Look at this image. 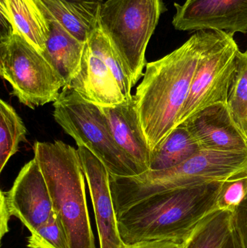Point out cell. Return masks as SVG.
I'll list each match as a JSON object with an SVG mask.
<instances>
[{"label":"cell","mask_w":247,"mask_h":248,"mask_svg":"<svg viewBox=\"0 0 247 248\" xmlns=\"http://www.w3.org/2000/svg\"><path fill=\"white\" fill-rule=\"evenodd\" d=\"M210 30L196 31L174 52L146 63L133 99L152 152L178 126Z\"/></svg>","instance_id":"6da1fadb"},{"label":"cell","mask_w":247,"mask_h":248,"mask_svg":"<svg viewBox=\"0 0 247 248\" xmlns=\"http://www.w3.org/2000/svg\"><path fill=\"white\" fill-rule=\"evenodd\" d=\"M222 183L213 182L167 191L135 204L117 218L122 243L185 244L200 223L218 209L216 202Z\"/></svg>","instance_id":"7a4b0ae2"},{"label":"cell","mask_w":247,"mask_h":248,"mask_svg":"<svg viewBox=\"0 0 247 248\" xmlns=\"http://www.w3.org/2000/svg\"><path fill=\"white\" fill-rule=\"evenodd\" d=\"M247 173V153L202 149L171 169L151 170L132 176L110 173V190L117 217L140 201L167 191L223 182Z\"/></svg>","instance_id":"3957f363"},{"label":"cell","mask_w":247,"mask_h":248,"mask_svg":"<svg viewBox=\"0 0 247 248\" xmlns=\"http://www.w3.org/2000/svg\"><path fill=\"white\" fill-rule=\"evenodd\" d=\"M33 153L69 248H96L86 198L85 175L78 150L62 141H36Z\"/></svg>","instance_id":"277c9868"},{"label":"cell","mask_w":247,"mask_h":248,"mask_svg":"<svg viewBox=\"0 0 247 248\" xmlns=\"http://www.w3.org/2000/svg\"><path fill=\"white\" fill-rule=\"evenodd\" d=\"M166 10L162 0H107L100 4V26L133 86L144 77L148 43Z\"/></svg>","instance_id":"5b68a950"},{"label":"cell","mask_w":247,"mask_h":248,"mask_svg":"<svg viewBox=\"0 0 247 248\" xmlns=\"http://www.w3.org/2000/svg\"><path fill=\"white\" fill-rule=\"evenodd\" d=\"M0 39V75L11 94L31 109L55 102L65 81L38 50L8 23Z\"/></svg>","instance_id":"8992f818"},{"label":"cell","mask_w":247,"mask_h":248,"mask_svg":"<svg viewBox=\"0 0 247 248\" xmlns=\"http://www.w3.org/2000/svg\"><path fill=\"white\" fill-rule=\"evenodd\" d=\"M53 116L77 145H84L98 157L110 174L132 176L142 173L117 145L110 124L100 106L83 99L68 87L53 103Z\"/></svg>","instance_id":"52a82bcc"},{"label":"cell","mask_w":247,"mask_h":248,"mask_svg":"<svg viewBox=\"0 0 247 248\" xmlns=\"http://www.w3.org/2000/svg\"><path fill=\"white\" fill-rule=\"evenodd\" d=\"M239 51L233 35L210 30L178 126L207 106L218 103L227 104Z\"/></svg>","instance_id":"ba28073f"},{"label":"cell","mask_w":247,"mask_h":248,"mask_svg":"<svg viewBox=\"0 0 247 248\" xmlns=\"http://www.w3.org/2000/svg\"><path fill=\"white\" fill-rule=\"evenodd\" d=\"M174 6L172 23L176 30L247 33V0H187Z\"/></svg>","instance_id":"9c48e42d"},{"label":"cell","mask_w":247,"mask_h":248,"mask_svg":"<svg viewBox=\"0 0 247 248\" xmlns=\"http://www.w3.org/2000/svg\"><path fill=\"white\" fill-rule=\"evenodd\" d=\"M12 217L18 218L30 233L44 224L54 212L52 200L39 163H26L8 192L1 191Z\"/></svg>","instance_id":"30bf717a"},{"label":"cell","mask_w":247,"mask_h":248,"mask_svg":"<svg viewBox=\"0 0 247 248\" xmlns=\"http://www.w3.org/2000/svg\"><path fill=\"white\" fill-rule=\"evenodd\" d=\"M77 150L89 189L100 248H122L110 190V172L86 146L78 145Z\"/></svg>","instance_id":"8fae6325"},{"label":"cell","mask_w":247,"mask_h":248,"mask_svg":"<svg viewBox=\"0 0 247 248\" xmlns=\"http://www.w3.org/2000/svg\"><path fill=\"white\" fill-rule=\"evenodd\" d=\"M182 124L202 149L247 153V135L233 120L226 103L207 106Z\"/></svg>","instance_id":"7c38bea8"},{"label":"cell","mask_w":247,"mask_h":248,"mask_svg":"<svg viewBox=\"0 0 247 248\" xmlns=\"http://www.w3.org/2000/svg\"><path fill=\"white\" fill-rule=\"evenodd\" d=\"M68 87L100 107H111L126 100L108 65L88 39L79 71Z\"/></svg>","instance_id":"4fadbf2b"},{"label":"cell","mask_w":247,"mask_h":248,"mask_svg":"<svg viewBox=\"0 0 247 248\" xmlns=\"http://www.w3.org/2000/svg\"><path fill=\"white\" fill-rule=\"evenodd\" d=\"M110 124L117 145L142 173L150 169L152 151L141 127L133 95L111 107H100Z\"/></svg>","instance_id":"5bb4252c"},{"label":"cell","mask_w":247,"mask_h":248,"mask_svg":"<svg viewBox=\"0 0 247 248\" xmlns=\"http://www.w3.org/2000/svg\"><path fill=\"white\" fill-rule=\"evenodd\" d=\"M41 11L49 30L44 56L68 87L79 71L86 43L80 42L46 12Z\"/></svg>","instance_id":"9a60e30c"},{"label":"cell","mask_w":247,"mask_h":248,"mask_svg":"<svg viewBox=\"0 0 247 248\" xmlns=\"http://www.w3.org/2000/svg\"><path fill=\"white\" fill-rule=\"evenodd\" d=\"M38 7L52 16L68 32L86 43L99 23L100 4L74 3L66 0H34Z\"/></svg>","instance_id":"2e32d148"},{"label":"cell","mask_w":247,"mask_h":248,"mask_svg":"<svg viewBox=\"0 0 247 248\" xmlns=\"http://www.w3.org/2000/svg\"><path fill=\"white\" fill-rule=\"evenodd\" d=\"M1 19L42 54L46 50L48 26L34 0H0Z\"/></svg>","instance_id":"e0dca14e"},{"label":"cell","mask_w":247,"mask_h":248,"mask_svg":"<svg viewBox=\"0 0 247 248\" xmlns=\"http://www.w3.org/2000/svg\"><path fill=\"white\" fill-rule=\"evenodd\" d=\"M202 150L185 125L177 126L151 154V170L171 169Z\"/></svg>","instance_id":"ac0fdd59"},{"label":"cell","mask_w":247,"mask_h":248,"mask_svg":"<svg viewBox=\"0 0 247 248\" xmlns=\"http://www.w3.org/2000/svg\"><path fill=\"white\" fill-rule=\"evenodd\" d=\"M233 229V213L216 210L200 223L183 248H222Z\"/></svg>","instance_id":"d6986e66"},{"label":"cell","mask_w":247,"mask_h":248,"mask_svg":"<svg viewBox=\"0 0 247 248\" xmlns=\"http://www.w3.org/2000/svg\"><path fill=\"white\" fill-rule=\"evenodd\" d=\"M27 130L14 108L0 100V172L12 156L19 150V144L26 141Z\"/></svg>","instance_id":"ffe728a7"},{"label":"cell","mask_w":247,"mask_h":248,"mask_svg":"<svg viewBox=\"0 0 247 248\" xmlns=\"http://www.w3.org/2000/svg\"><path fill=\"white\" fill-rule=\"evenodd\" d=\"M227 106L236 124L247 135V49L238 52Z\"/></svg>","instance_id":"44dd1931"},{"label":"cell","mask_w":247,"mask_h":248,"mask_svg":"<svg viewBox=\"0 0 247 248\" xmlns=\"http://www.w3.org/2000/svg\"><path fill=\"white\" fill-rule=\"evenodd\" d=\"M26 248H69L63 226L55 212L47 221L30 233Z\"/></svg>","instance_id":"7402d4cb"},{"label":"cell","mask_w":247,"mask_h":248,"mask_svg":"<svg viewBox=\"0 0 247 248\" xmlns=\"http://www.w3.org/2000/svg\"><path fill=\"white\" fill-rule=\"evenodd\" d=\"M247 195V173H242L223 181L218 195V209L234 212Z\"/></svg>","instance_id":"603a6c76"},{"label":"cell","mask_w":247,"mask_h":248,"mask_svg":"<svg viewBox=\"0 0 247 248\" xmlns=\"http://www.w3.org/2000/svg\"><path fill=\"white\" fill-rule=\"evenodd\" d=\"M233 228L244 248H247V195L233 213Z\"/></svg>","instance_id":"cb8c5ba5"},{"label":"cell","mask_w":247,"mask_h":248,"mask_svg":"<svg viewBox=\"0 0 247 248\" xmlns=\"http://www.w3.org/2000/svg\"><path fill=\"white\" fill-rule=\"evenodd\" d=\"M0 202V233L1 240L4 234L9 232L8 223L12 216L6 203L5 200L1 196Z\"/></svg>","instance_id":"d4e9b609"},{"label":"cell","mask_w":247,"mask_h":248,"mask_svg":"<svg viewBox=\"0 0 247 248\" xmlns=\"http://www.w3.org/2000/svg\"><path fill=\"white\" fill-rule=\"evenodd\" d=\"M184 245L168 242H143L132 245H123L122 248H183Z\"/></svg>","instance_id":"484cf974"},{"label":"cell","mask_w":247,"mask_h":248,"mask_svg":"<svg viewBox=\"0 0 247 248\" xmlns=\"http://www.w3.org/2000/svg\"><path fill=\"white\" fill-rule=\"evenodd\" d=\"M222 248H244L240 238L234 228L228 237L224 246Z\"/></svg>","instance_id":"4316f807"},{"label":"cell","mask_w":247,"mask_h":248,"mask_svg":"<svg viewBox=\"0 0 247 248\" xmlns=\"http://www.w3.org/2000/svg\"><path fill=\"white\" fill-rule=\"evenodd\" d=\"M66 1L74 3H94V4H102L107 0H66Z\"/></svg>","instance_id":"83f0119b"}]
</instances>
